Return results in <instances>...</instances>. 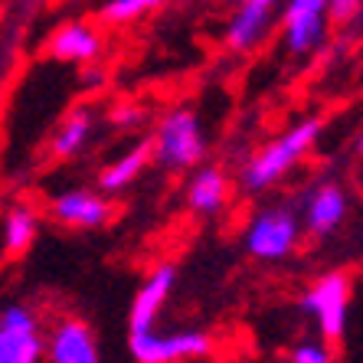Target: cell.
I'll list each match as a JSON object with an SVG mask.
<instances>
[{
    "label": "cell",
    "instance_id": "cell-21",
    "mask_svg": "<svg viewBox=\"0 0 363 363\" xmlns=\"http://www.w3.org/2000/svg\"><path fill=\"white\" fill-rule=\"evenodd\" d=\"M357 147H360V151H363V131H360V141H357Z\"/></svg>",
    "mask_w": 363,
    "mask_h": 363
},
{
    "label": "cell",
    "instance_id": "cell-13",
    "mask_svg": "<svg viewBox=\"0 0 363 363\" xmlns=\"http://www.w3.org/2000/svg\"><path fill=\"white\" fill-rule=\"evenodd\" d=\"M50 52L60 62H89L99 56V36L92 26L85 23H66L60 33L52 36Z\"/></svg>",
    "mask_w": 363,
    "mask_h": 363
},
{
    "label": "cell",
    "instance_id": "cell-4",
    "mask_svg": "<svg viewBox=\"0 0 363 363\" xmlns=\"http://www.w3.org/2000/svg\"><path fill=\"white\" fill-rule=\"evenodd\" d=\"M347 304H350V281H347V275H337V272L318 279L301 298L304 314L318 324L321 340H328V344H334V340L344 337Z\"/></svg>",
    "mask_w": 363,
    "mask_h": 363
},
{
    "label": "cell",
    "instance_id": "cell-10",
    "mask_svg": "<svg viewBox=\"0 0 363 363\" xmlns=\"http://www.w3.org/2000/svg\"><path fill=\"white\" fill-rule=\"evenodd\" d=\"M174 279H177V272L170 265H161L151 279L144 281L141 291L135 295V304H131V330L154 328V321H157V314H161L164 301L170 295V288H174Z\"/></svg>",
    "mask_w": 363,
    "mask_h": 363
},
{
    "label": "cell",
    "instance_id": "cell-19",
    "mask_svg": "<svg viewBox=\"0 0 363 363\" xmlns=\"http://www.w3.org/2000/svg\"><path fill=\"white\" fill-rule=\"evenodd\" d=\"M288 357H291V363H328L330 350H328V340H304Z\"/></svg>",
    "mask_w": 363,
    "mask_h": 363
},
{
    "label": "cell",
    "instance_id": "cell-18",
    "mask_svg": "<svg viewBox=\"0 0 363 363\" xmlns=\"http://www.w3.org/2000/svg\"><path fill=\"white\" fill-rule=\"evenodd\" d=\"M161 4L164 0H111L108 7H105V20H111V23H128V20L141 17V13L161 7Z\"/></svg>",
    "mask_w": 363,
    "mask_h": 363
},
{
    "label": "cell",
    "instance_id": "cell-17",
    "mask_svg": "<svg viewBox=\"0 0 363 363\" xmlns=\"http://www.w3.org/2000/svg\"><path fill=\"white\" fill-rule=\"evenodd\" d=\"M36 236V216L30 210H13L7 216V229H4V242L10 252H23Z\"/></svg>",
    "mask_w": 363,
    "mask_h": 363
},
{
    "label": "cell",
    "instance_id": "cell-9",
    "mask_svg": "<svg viewBox=\"0 0 363 363\" xmlns=\"http://www.w3.org/2000/svg\"><path fill=\"white\" fill-rule=\"evenodd\" d=\"M347 216V194L337 184H321L314 186L308 200H304L301 226L314 236H330L334 229L344 223Z\"/></svg>",
    "mask_w": 363,
    "mask_h": 363
},
{
    "label": "cell",
    "instance_id": "cell-5",
    "mask_svg": "<svg viewBox=\"0 0 363 363\" xmlns=\"http://www.w3.org/2000/svg\"><path fill=\"white\" fill-rule=\"evenodd\" d=\"M213 350V340L200 330H177V334H157V330H131V354L141 363H174L196 360Z\"/></svg>",
    "mask_w": 363,
    "mask_h": 363
},
{
    "label": "cell",
    "instance_id": "cell-1",
    "mask_svg": "<svg viewBox=\"0 0 363 363\" xmlns=\"http://www.w3.org/2000/svg\"><path fill=\"white\" fill-rule=\"evenodd\" d=\"M318 135H321V121L308 118V121H298L295 128H288L281 138L269 141L262 151H255L249 157V164L242 167L245 190H269L272 184H279L288 170L314 147Z\"/></svg>",
    "mask_w": 363,
    "mask_h": 363
},
{
    "label": "cell",
    "instance_id": "cell-15",
    "mask_svg": "<svg viewBox=\"0 0 363 363\" xmlns=\"http://www.w3.org/2000/svg\"><path fill=\"white\" fill-rule=\"evenodd\" d=\"M147 161H151V147H147V144H141V147H135V151L121 154L118 161L108 164V167L101 170L99 186L101 190H108V194H118V190H125V186L141 174Z\"/></svg>",
    "mask_w": 363,
    "mask_h": 363
},
{
    "label": "cell",
    "instance_id": "cell-8",
    "mask_svg": "<svg viewBox=\"0 0 363 363\" xmlns=\"http://www.w3.org/2000/svg\"><path fill=\"white\" fill-rule=\"evenodd\" d=\"M279 4L281 0H242V7L233 13V20L226 26L229 50H236V52L255 50L265 40V33H269L272 13H275Z\"/></svg>",
    "mask_w": 363,
    "mask_h": 363
},
{
    "label": "cell",
    "instance_id": "cell-11",
    "mask_svg": "<svg viewBox=\"0 0 363 363\" xmlns=\"http://www.w3.org/2000/svg\"><path fill=\"white\" fill-rule=\"evenodd\" d=\"M50 360H56V363H95L99 360V350H95V340L89 334V328L79 321L60 324L50 344Z\"/></svg>",
    "mask_w": 363,
    "mask_h": 363
},
{
    "label": "cell",
    "instance_id": "cell-20",
    "mask_svg": "<svg viewBox=\"0 0 363 363\" xmlns=\"http://www.w3.org/2000/svg\"><path fill=\"white\" fill-rule=\"evenodd\" d=\"M363 7V0H330L328 4V17L334 23H350L357 17V10Z\"/></svg>",
    "mask_w": 363,
    "mask_h": 363
},
{
    "label": "cell",
    "instance_id": "cell-12",
    "mask_svg": "<svg viewBox=\"0 0 363 363\" xmlns=\"http://www.w3.org/2000/svg\"><path fill=\"white\" fill-rule=\"evenodd\" d=\"M52 213H56V220L69 223V226L92 229L108 220V203L92 194H82V190H72V194H62L52 203Z\"/></svg>",
    "mask_w": 363,
    "mask_h": 363
},
{
    "label": "cell",
    "instance_id": "cell-2",
    "mask_svg": "<svg viewBox=\"0 0 363 363\" xmlns=\"http://www.w3.org/2000/svg\"><path fill=\"white\" fill-rule=\"evenodd\" d=\"M298 236H301V220L288 206H269L255 213L249 229H245V249L259 262H281L295 252Z\"/></svg>",
    "mask_w": 363,
    "mask_h": 363
},
{
    "label": "cell",
    "instance_id": "cell-14",
    "mask_svg": "<svg viewBox=\"0 0 363 363\" xmlns=\"http://www.w3.org/2000/svg\"><path fill=\"white\" fill-rule=\"evenodd\" d=\"M226 194H229V184L223 177V170L216 167H203L190 186H186V203H190V210L196 213H216L226 203Z\"/></svg>",
    "mask_w": 363,
    "mask_h": 363
},
{
    "label": "cell",
    "instance_id": "cell-3",
    "mask_svg": "<svg viewBox=\"0 0 363 363\" xmlns=\"http://www.w3.org/2000/svg\"><path fill=\"white\" fill-rule=\"evenodd\" d=\"M157 161L170 170H186L206 157V141H203V128L194 111L177 108L164 115L157 125V141L151 147Z\"/></svg>",
    "mask_w": 363,
    "mask_h": 363
},
{
    "label": "cell",
    "instance_id": "cell-6",
    "mask_svg": "<svg viewBox=\"0 0 363 363\" xmlns=\"http://www.w3.org/2000/svg\"><path fill=\"white\" fill-rule=\"evenodd\" d=\"M328 4L330 0H288L281 23H285V46L295 56H308L318 50L328 26Z\"/></svg>",
    "mask_w": 363,
    "mask_h": 363
},
{
    "label": "cell",
    "instance_id": "cell-7",
    "mask_svg": "<svg viewBox=\"0 0 363 363\" xmlns=\"http://www.w3.org/2000/svg\"><path fill=\"white\" fill-rule=\"evenodd\" d=\"M43 340L33 314L26 308H7L0 314V363H36Z\"/></svg>",
    "mask_w": 363,
    "mask_h": 363
},
{
    "label": "cell",
    "instance_id": "cell-16",
    "mask_svg": "<svg viewBox=\"0 0 363 363\" xmlns=\"http://www.w3.org/2000/svg\"><path fill=\"white\" fill-rule=\"evenodd\" d=\"M89 131H92V118H89L85 111H79L76 118H69L66 128L56 135L52 154H56V157H72V154H79L85 147V141H89Z\"/></svg>",
    "mask_w": 363,
    "mask_h": 363
}]
</instances>
